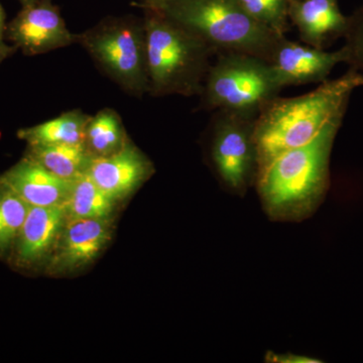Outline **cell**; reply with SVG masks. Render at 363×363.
I'll use <instances>...</instances> for the list:
<instances>
[{
    "instance_id": "cell-3",
    "label": "cell",
    "mask_w": 363,
    "mask_h": 363,
    "mask_svg": "<svg viewBox=\"0 0 363 363\" xmlns=\"http://www.w3.org/2000/svg\"><path fill=\"white\" fill-rule=\"evenodd\" d=\"M150 90L152 94H201L213 48L162 13L145 23Z\"/></svg>"
},
{
    "instance_id": "cell-14",
    "label": "cell",
    "mask_w": 363,
    "mask_h": 363,
    "mask_svg": "<svg viewBox=\"0 0 363 363\" xmlns=\"http://www.w3.org/2000/svg\"><path fill=\"white\" fill-rule=\"evenodd\" d=\"M66 220L63 206H30L16 238L18 262L32 264L51 255Z\"/></svg>"
},
{
    "instance_id": "cell-17",
    "label": "cell",
    "mask_w": 363,
    "mask_h": 363,
    "mask_svg": "<svg viewBox=\"0 0 363 363\" xmlns=\"http://www.w3.org/2000/svg\"><path fill=\"white\" fill-rule=\"evenodd\" d=\"M116 203L86 173L74 180L70 194L62 206L68 220L108 219Z\"/></svg>"
},
{
    "instance_id": "cell-24",
    "label": "cell",
    "mask_w": 363,
    "mask_h": 363,
    "mask_svg": "<svg viewBox=\"0 0 363 363\" xmlns=\"http://www.w3.org/2000/svg\"><path fill=\"white\" fill-rule=\"evenodd\" d=\"M6 16H4V9H2L1 4H0V43L4 42L6 38Z\"/></svg>"
},
{
    "instance_id": "cell-7",
    "label": "cell",
    "mask_w": 363,
    "mask_h": 363,
    "mask_svg": "<svg viewBox=\"0 0 363 363\" xmlns=\"http://www.w3.org/2000/svg\"><path fill=\"white\" fill-rule=\"evenodd\" d=\"M259 112L218 111L213 125L211 159L222 183L240 196L255 184L257 174L253 128Z\"/></svg>"
},
{
    "instance_id": "cell-8",
    "label": "cell",
    "mask_w": 363,
    "mask_h": 363,
    "mask_svg": "<svg viewBox=\"0 0 363 363\" xmlns=\"http://www.w3.org/2000/svg\"><path fill=\"white\" fill-rule=\"evenodd\" d=\"M6 37L26 56L55 51L75 44L78 40V35L68 30L51 0H37L23 6L6 26Z\"/></svg>"
},
{
    "instance_id": "cell-12",
    "label": "cell",
    "mask_w": 363,
    "mask_h": 363,
    "mask_svg": "<svg viewBox=\"0 0 363 363\" xmlns=\"http://www.w3.org/2000/svg\"><path fill=\"white\" fill-rule=\"evenodd\" d=\"M0 182L30 206L50 207L62 206L65 203L74 181L60 178L26 156L0 176Z\"/></svg>"
},
{
    "instance_id": "cell-18",
    "label": "cell",
    "mask_w": 363,
    "mask_h": 363,
    "mask_svg": "<svg viewBox=\"0 0 363 363\" xmlns=\"http://www.w3.org/2000/svg\"><path fill=\"white\" fill-rule=\"evenodd\" d=\"M121 116L104 109L90 116L85 130V145L93 157H108L128 143Z\"/></svg>"
},
{
    "instance_id": "cell-23",
    "label": "cell",
    "mask_w": 363,
    "mask_h": 363,
    "mask_svg": "<svg viewBox=\"0 0 363 363\" xmlns=\"http://www.w3.org/2000/svg\"><path fill=\"white\" fill-rule=\"evenodd\" d=\"M16 51L18 49L13 45H7L6 42L0 43V65Z\"/></svg>"
},
{
    "instance_id": "cell-13",
    "label": "cell",
    "mask_w": 363,
    "mask_h": 363,
    "mask_svg": "<svg viewBox=\"0 0 363 363\" xmlns=\"http://www.w3.org/2000/svg\"><path fill=\"white\" fill-rule=\"evenodd\" d=\"M289 16L297 26L304 44L324 49L343 37L348 18L341 13L336 0H303L289 6Z\"/></svg>"
},
{
    "instance_id": "cell-6",
    "label": "cell",
    "mask_w": 363,
    "mask_h": 363,
    "mask_svg": "<svg viewBox=\"0 0 363 363\" xmlns=\"http://www.w3.org/2000/svg\"><path fill=\"white\" fill-rule=\"evenodd\" d=\"M98 66L112 80L135 95L150 90L145 26L130 20H113L78 35Z\"/></svg>"
},
{
    "instance_id": "cell-11",
    "label": "cell",
    "mask_w": 363,
    "mask_h": 363,
    "mask_svg": "<svg viewBox=\"0 0 363 363\" xmlns=\"http://www.w3.org/2000/svg\"><path fill=\"white\" fill-rule=\"evenodd\" d=\"M152 162L130 142L108 157H94L87 174L114 201L123 199L152 175Z\"/></svg>"
},
{
    "instance_id": "cell-15",
    "label": "cell",
    "mask_w": 363,
    "mask_h": 363,
    "mask_svg": "<svg viewBox=\"0 0 363 363\" xmlns=\"http://www.w3.org/2000/svg\"><path fill=\"white\" fill-rule=\"evenodd\" d=\"M89 119L90 116L82 111H69L45 123L21 128L18 136L28 145L85 143V130Z\"/></svg>"
},
{
    "instance_id": "cell-16",
    "label": "cell",
    "mask_w": 363,
    "mask_h": 363,
    "mask_svg": "<svg viewBox=\"0 0 363 363\" xmlns=\"http://www.w3.org/2000/svg\"><path fill=\"white\" fill-rule=\"evenodd\" d=\"M26 156L55 175L69 181L76 180L87 173L91 162L94 159L85 143L28 145Z\"/></svg>"
},
{
    "instance_id": "cell-2",
    "label": "cell",
    "mask_w": 363,
    "mask_h": 363,
    "mask_svg": "<svg viewBox=\"0 0 363 363\" xmlns=\"http://www.w3.org/2000/svg\"><path fill=\"white\" fill-rule=\"evenodd\" d=\"M362 86L363 74L350 68L307 94L278 96L264 104L253 128L257 173L284 152L311 142L330 121L344 117L351 95Z\"/></svg>"
},
{
    "instance_id": "cell-1",
    "label": "cell",
    "mask_w": 363,
    "mask_h": 363,
    "mask_svg": "<svg viewBox=\"0 0 363 363\" xmlns=\"http://www.w3.org/2000/svg\"><path fill=\"white\" fill-rule=\"evenodd\" d=\"M343 117L330 121L314 138L274 160L257 173L255 185L272 221L302 222L323 203L330 186V157Z\"/></svg>"
},
{
    "instance_id": "cell-26",
    "label": "cell",
    "mask_w": 363,
    "mask_h": 363,
    "mask_svg": "<svg viewBox=\"0 0 363 363\" xmlns=\"http://www.w3.org/2000/svg\"><path fill=\"white\" fill-rule=\"evenodd\" d=\"M35 1H37V0H20V2L21 4H23V6H30V4H32Z\"/></svg>"
},
{
    "instance_id": "cell-9",
    "label": "cell",
    "mask_w": 363,
    "mask_h": 363,
    "mask_svg": "<svg viewBox=\"0 0 363 363\" xmlns=\"http://www.w3.org/2000/svg\"><path fill=\"white\" fill-rule=\"evenodd\" d=\"M343 48L336 52L302 45L281 38L272 52L271 64L279 83L286 86L323 83L338 64L345 63Z\"/></svg>"
},
{
    "instance_id": "cell-4",
    "label": "cell",
    "mask_w": 363,
    "mask_h": 363,
    "mask_svg": "<svg viewBox=\"0 0 363 363\" xmlns=\"http://www.w3.org/2000/svg\"><path fill=\"white\" fill-rule=\"evenodd\" d=\"M162 9L218 54L241 52L269 62L279 40L285 37L253 20L238 0H175Z\"/></svg>"
},
{
    "instance_id": "cell-5",
    "label": "cell",
    "mask_w": 363,
    "mask_h": 363,
    "mask_svg": "<svg viewBox=\"0 0 363 363\" xmlns=\"http://www.w3.org/2000/svg\"><path fill=\"white\" fill-rule=\"evenodd\" d=\"M283 88L266 60L241 52H219L205 80L203 106L210 111L259 112Z\"/></svg>"
},
{
    "instance_id": "cell-21",
    "label": "cell",
    "mask_w": 363,
    "mask_h": 363,
    "mask_svg": "<svg viewBox=\"0 0 363 363\" xmlns=\"http://www.w3.org/2000/svg\"><path fill=\"white\" fill-rule=\"evenodd\" d=\"M346 54L345 63L363 74V18H348L347 28L343 35Z\"/></svg>"
},
{
    "instance_id": "cell-10",
    "label": "cell",
    "mask_w": 363,
    "mask_h": 363,
    "mask_svg": "<svg viewBox=\"0 0 363 363\" xmlns=\"http://www.w3.org/2000/svg\"><path fill=\"white\" fill-rule=\"evenodd\" d=\"M111 240L108 219H67L52 248L48 269L59 274L87 266Z\"/></svg>"
},
{
    "instance_id": "cell-22",
    "label": "cell",
    "mask_w": 363,
    "mask_h": 363,
    "mask_svg": "<svg viewBox=\"0 0 363 363\" xmlns=\"http://www.w3.org/2000/svg\"><path fill=\"white\" fill-rule=\"evenodd\" d=\"M266 362L277 363H318L322 362L321 360H317V358L304 357V355H296L293 353H286V354H278V353L269 352L266 354Z\"/></svg>"
},
{
    "instance_id": "cell-25",
    "label": "cell",
    "mask_w": 363,
    "mask_h": 363,
    "mask_svg": "<svg viewBox=\"0 0 363 363\" xmlns=\"http://www.w3.org/2000/svg\"><path fill=\"white\" fill-rule=\"evenodd\" d=\"M152 4H159V6H164V4H169V2L175 1V0H152Z\"/></svg>"
},
{
    "instance_id": "cell-20",
    "label": "cell",
    "mask_w": 363,
    "mask_h": 363,
    "mask_svg": "<svg viewBox=\"0 0 363 363\" xmlns=\"http://www.w3.org/2000/svg\"><path fill=\"white\" fill-rule=\"evenodd\" d=\"M250 16L279 35L288 30V0H238Z\"/></svg>"
},
{
    "instance_id": "cell-19",
    "label": "cell",
    "mask_w": 363,
    "mask_h": 363,
    "mask_svg": "<svg viewBox=\"0 0 363 363\" xmlns=\"http://www.w3.org/2000/svg\"><path fill=\"white\" fill-rule=\"evenodd\" d=\"M30 205L0 182V253L6 252L18 238Z\"/></svg>"
}]
</instances>
